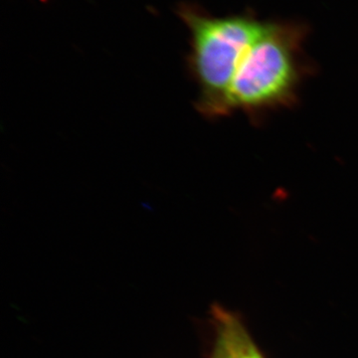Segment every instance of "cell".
I'll return each instance as SVG.
<instances>
[{
	"label": "cell",
	"instance_id": "7a4b0ae2",
	"mask_svg": "<svg viewBox=\"0 0 358 358\" xmlns=\"http://www.w3.org/2000/svg\"><path fill=\"white\" fill-rule=\"evenodd\" d=\"M298 48L296 33L268 25L238 66L228 90L226 112L263 110L291 102L300 82Z\"/></svg>",
	"mask_w": 358,
	"mask_h": 358
},
{
	"label": "cell",
	"instance_id": "277c9868",
	"mask_svg": "<svg viewBox=\"0 0 358 358\" xmlns=\"http://www.w3.org/2000/svg\"><path fill=\"white\" fill-rule=\"evenodd\" d=\"M41 1H46V0H41Z\"/></svg>",
	"mask_w": 358,
	"mask_h": 358
},
{
	"label": "cell",
	"instance_id": "3957f363",
	"mask_svg": "<svg viewBox=\"0 0 358 358\" xmlns=\"http://www.w3.org/2000/svg\"><path fill=\"white\" fill-rule=\"evenodd\" d=\"M212 358H233L232 355H230V352H228L227 348H225V345L221 343L220 341H217V343H216L215 350H214L213 357Z\"/></svg>",
	"mask_w": 358,
	"mask_h": 358
},
{
	"label": "cell",
	"instance_id": "6da1fadb",
	"mask_svg": "<svg viewBox=\"0 0 358 358\" xmlns=\"http://www.w3.org/2000/svg\"><path fill=\"white\" fill-rule=\"evenodd\" d=\"M183 16L192 33L189 65L199 87V112L207 117L227 114L226 99L238 66L268 25L242 17Z\"/></svg>",
	"mask_w": 358,
	"mask_h": 358
}]
</instances>
